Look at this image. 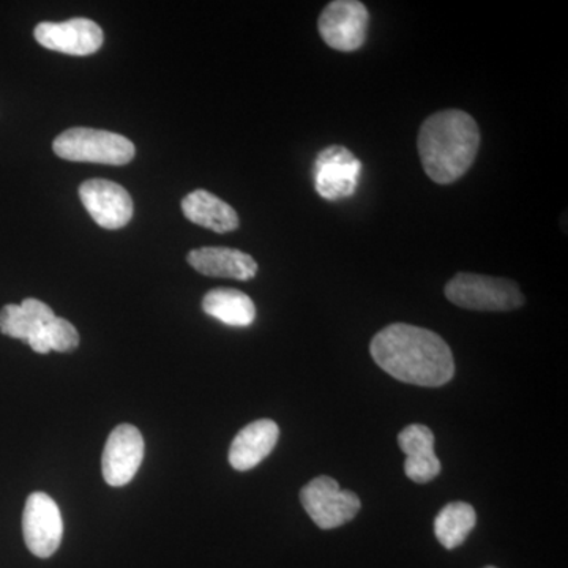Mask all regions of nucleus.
<instances>
[{
  "instance_id": "obj_1",
  "label": "nucleus",
  "mask_w": 568,
  "mask_h": 568,
  "mask_svg": "<svg viewBox=\"0 0 568 568\" xmlns=\"http://www.w3.org/2000/svg\"><path fill=\"white\" fill-rule=\"evenodd\" d=\"M369 353L387 375L413 386L440 387L455 375L447 343L417 325H387L373 338Z\"/></svg>"
},
{
  "instance_id": "obj_2",
  "label": "nucleus",
  "mask_w": 568,
  "mask_h": 568,
  "mask_svg": "<svg viewBox=\"0 0 568 568\" xmlns=\"http://www.w3.org/2000/svg\"><path fill=\"white\" fill-rule=\"evenodd\" d=\"M480 130L473 115L447 110L429 115L420 126L417 148L422 166L439 185L457 182L476 162Z\"/></svg>"
},
{
  "instance_id": "obj_3",
  "label": "nucleus",
  "mask_w": 568,
  "mask_h": 568,
  "mask_svg": "<svg viewBox=\"0 0 568 568\" xmlns=\"http://www.w3.org/2000/svg\"><path fill=\"white\" fill-rule=\"evenodd\" d=\"M52 151L67 162L111 164L122 166L134 159V144L122 134L104 130L77 129L65 130L52 142Z\"/></svg>"
},
{
  "instance_id": "obj_4",
  "label": "nucleus",
  "mask_w": 568,
  "mask_h": 568,
  "mask_svg": "<svg viewBox=\"0 0 568 568\" xmlns=\"http://www.w3.org/2000/svg\"><path fill=\"white\" fill-rule=\"evenodd\" d=\"M446 297L452 304L474 312H511L525 304L517 283L465 272L447 283Z\"/></svg>"
},
{
  "instance_id": "obj_5",
  "label": "nucleus",
  "mask_w": 568,
  "mask_h": 568,
  "mask_svg": "<svg viewBox=\"0 0 568 568\" xmlns=\"http://www.w3.org/2000/svg\"><path fill=\"white\" fill-rule=\"evenodd\" d=\"M301 503L320 529H336L361 511L362 503L354 493L339 488L332 477L321 476L305 485Z\"/></svg>"
},
{
  "instance_id": "obj_6",
  "label": "nucleus",
  "mask_w": 568,
  "mask_h": 568,
  "mask_svg": "<svg viewBox=\"0 0 568 568\" xmlns=\"http://www.w3.org/2000/svg\"><path fill=\"white\" fill-rule=\"evenodd\" d=\"M369 13L357 0H335L321 13V39L332 50L351 52L364 47L368 32Z\"/></svg>"
},
{
  "instance_id": "obj_7",
  "label": "nucleus",
  "mask_w": 568,
  "mask_h": 568,
  "mask_svg": "<svg viewBox=\"0 0 568 568\" xmlns=\"http://www.w3.org/2000/svg\"><path fill=\"white\" fill-rule=\"evenodd\" d=\"M361 174V160L345 145H328L317 153L313 166L316 192L327 201H342L353 196Z\"/></svg>"
},
{
  "instance_id": "obj_8",
  "label": "nucleus",
  "mask_w": 568,
  "mask_h": 568,
  "mask_svg": "<svg viewBox=\"0 0 568 568\" xmlns=\"http://www.w3.org/2000/svg\"><path fill=\"white\" fill-rule=\"evenodd\" d=\"M26 547L37 558H50L61 547L63 521L61 510L52 497L32 493L26 500L22 515Z\"/></svg>"
},
{
  "instance_id": "obj_9",
  "label": "nucleus",
  "mask_w": 568,
  "mask_h": 568,
  "mask_svg": "<svg viewBox=\"0 0 568 568\" xmlns=\"http://www.w3.org/2000/svg\"><path fill=\"white\" fill-rule=\"evenodd\" d=\"M33 36L47 50L77 58L95 54L104 40L102 28L88 18H73L65 22H41Z\"/></svg>"
},
{
  "instance_id": "obj_10",
  "label": "nucleus",
  "mask_w": 568,
  "mask_h": 568,
  "mask_svg": "<svg viewBox=\"0 0 568 568\" xmlns=\"http://www.w3.org/2000/svg\"><path fill=\"white\" fill-rule=\"evenodd\" d=\"M144 459V439L136 426L122 424L112 429L104 446L102 470L111 487H123L136 476Z\"/></svg>"
},
{
  "instance_id": "obj_11",
  "label": "nucleus",
  "mask_w": 568,
  "mask_h": 568,
  "mask_svg": "<svg viewBox=\"0 0 568 568\" xmlns=\"http://www.w3.org/2000/svg\"><path fill=\"white\" fill-rule=\"evenodd\" d=\"M80 200L93 222L104 230H121L133 219V200L119 183L92 179L80 186Z\"/></svg>"
},
{
  "instance_id": "obj_12",
  "label": "nucleus",
  "mask_w": 568,
  "mask_h": 568,
  "mask_svg": "<svg viewBox=\"0 0 568 568\" xmlns=\"http://www.w3.org/2000/svg\"><path fill=\"white\" fill-rule=\"evenodd\" d=\"M186 261L194 271L213 278L248 282L257 274V263L253 256L226 246H203V248L193 250L186 256Z\"/></svg>"
},
{
  "instance_id": "obj_13",
  "label": "nucleus",
  "mask_w": 568,
  "mask_h": 568,
  "mask_svg": "<svg viewBox=\"0 0 568 568\" xmlns=\"http://www.w3.org/2000/svg\"><path fill=\"white\" fill-rule=\"evenodd\" d=\"M398 446L406 455L405 473L416 484H428L440 473L435 454V435L425 425H409L398 435Z\"/></svg>"
},
{
  "instance_id": "obj_14",
  "label": "nucleus",
  "mask_w": 568,
  "mask_h": 568,
  "mask_svg": "<svg viewBox=\"0 0 568 568\" xmlns=\"http://www.w3.org/2000/svg\"><path fill=\"white\" fill-rule=\"evenodd\" d=\"M278 436V425L275 422L267 420V418L246 425L231 444V466L235 470H241V473L253 469L272 454Z\"/></svg>"
},
{
  "instance_id": "obj_15",
  "label": "nucleus",
  "mask_w": 568,
  "mask_h": 568,
  "mask_svg": "<svg viewBox=\"0 0 568 568\" xmlns=\"http://www.w3.org/2000/svg\"><path fill=\"white\" fill-rule=\"evenodd\" d=\"M182 212L190 222L216 234L233 233L241 223L237 212L230 204L205 190L186 194L182 201Z\"/></svg>"
},
{
  "instance_id": "obj_16",
  "label": "nucleus",
  "mask_w": 568,
  "mask_h": 568,
  "mask_svg": "<svg viewBox=\"0 0 568 568\" xmlns=\"http://www.w3.org/2000/svg\"><path fill=\"white\" fill-rule=\"evenodd\" d=\"M54 317V312L43 302L24 298L21 305H6L0 310V332L29 345Z\"/></svg>"
},
{
  "instance_id": "obj_17",
  "label": "nucleus",
  "mask_w": 568,
  "mask_h": 568,
  "mask_svg": "<svg viewBox=\"0 0 568 568\" xmlns=\"http://www.w3.org/2000/svg\"><path fill=\"white\" fill-rule=\"evenodd\" d=\"M205 315L233 327H248L256 320V306L248 295L237 290H213L204 295Z\"/></svg>"
},
{
  "instance_id": "obj_18",
  "label": "nucleus",
  "mask_w": 568,
  "mask_h": 568,
  "mask_svg": "<svg viewBox=\"0 0 568 568\" xmlns=\"http://www.w3.org/2000/svg\"><path fill=\"white\" fill-rule=\"evenodd\" d=\"M477 515L466 503L447 504L435 519V534L444 548L455 549L465 544L476 528Z\"/></svg>"
},
{
  "instance_id": "obj_19",
  "label": "nucleus",
  "mask_w": 568,
  "mask_h": 568,
  "mask_svg": "<svg viewBox=\"0 0 568 568\" xmlns=\"http://www.w3.org/2000/svg\"><path fill=\"white\" fill-rule=\"evenodd\" d=\"M44 338L50 351L55 353H71L80 346V334L74 325L58 316L44 327Z\"/></svg>"
},
{
  "instance_id": "obj_20",
  "label": "nucleus",
  "mask_w": 568,
  "mask_h": 568,
  "mask_svg": "<svg viewBox=\"0 0 568 568\" xmlns=\"http://www.w3.org/2000/svg\"><path fill=\"white\" fill-rule=\"evenodd\" d=\"M485 568H496V567H485Z\"/></svg>"
}]
</instances>
